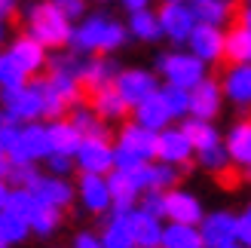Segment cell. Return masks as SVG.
<instances>
[{
	"label": "cell",
	"instance_id": "7c38bea8",
	"mask_svg": "<svg viewBox=\"0 0 251 248\" xmlns=\"http://www.w3.org/2000/svg\"><path fill=\"white\" fill-rule=\"evenodd\" d=\"M77 159H80V169L86 175H104L114 166V147H110V141L83 138L77 147Z\"/></svg>",
	"mask_w": 251,
	"mask_h": 248
},
{
	"label": "cell",
	"instance_id": "ab89813d",
	"mask_svg": "<svg viewBox=\"0 0 251 248\" xmlns=\"http://www.w3.org/2000/svg\"><path fill=\"white\" fill-rule=\"evenodd\" d=\"M199 163H202L205 169H211V172H218L224 163H227V150H221L218 144H211V147H205V150H199Z\"/></svg>",
	"mask_w": 251,
	"mask_h": 248
},
{
	"label": "cell",
	"instance_id": "b9f144b4",
	"mask_svg": "<svg viewBox=\"0 0 251 248\" xmlns=\"http://www.w3.org/2000/svg\"><path fill=\"white\" fill-rule=\"evenodd\" d=\"M55 6L61 9V16H65V19L71 22V19L83 16V9H86V0H55Z\"/></svg>",
	"mask_w": 251,
	"mask_h": 248
},
{
	"label": "cell",
	"instance_id": "7dc6e473",
	"mask_svg": "<svg viewBox=\"0 0 251 248\" xmlns=\"http://www.w3.org/2000/svg\"><path fill=\"white\" fill-rule=\"evenodd\" d=\"M12 6H16V0H0V16H9Z\"/></svg>",
	"mask_w": 251,
	"mask_h": 248
},
{
	"label": "cell",
	"instance_id": "d6a6232c",
	"mask_svg": "<svg viewBox=\"0 0 251 248\" xmlns=\"http://www.w3.org/2000/svg\"><path fill=\"white\" fill-rule=\"evenodd\" d=\"M132 31H135V37H141V40H156V37L162 34L156 16L147 12V9H135L132 12Z\"/></svg>",
	"mask_w": 251,
	"mask_h": 248
},
{
	"label": "cell",
	"instance_id": "8fae6325",
	"mask_svg": "<svg viewBox=\"0 0 251 248\" xmlns=\"http://www.w3.org/2000/svg\"><path fill=\"white\" fill-rule=\"evenodd\" d=\"M156 22H159V31L169 34L172 40H187V34L196 25L193 9L184 3H162V9L156 12Z\"/></svg>",
	"mask_w": 251,
	"mask_h": 248
},
{
	"label": "cell",
	"instance_id": "836d02e7",
	"mask_svg": "<svg viewBox=\"0 0 251 248\" xmlns=\"http://www.w3.org/2000/svg\"><path fill=\"white\" fill-rule=\"evenodd\" d=\"M181 172L169 166V163H162V166H150V190H172L175 184H181Z\"/></svg>",
	"mask_w": 251,
	"mask_h": 248
},
{
	"label": "cell",
	"instance_id": "db71d44e",
	"mask_svg": "<svg viewBox=\"0 0 251 248\" xmlns=\"http://www.w3.org/2000/svg\"><path fill=\"white\" fill-rule=\"evenodd\" d=\"M199 3H202V0H193V6H199Z\"/></svg>",
	"mask_w": 251,
	"mask_h": 248
},
{
	"label": "cell",
	"instance_id": "9c48e42d",
	"mask_svg": "<svg viewBox=\"0 0 251 248\" xmlns=\"http://www.w3.org/2000/svg\"><path fill=\"white\" fill-rule=\"evenodd\" d=\"M187 40H190L193 55L199 61H218V65H221V52H224V34H221V28L196 22L193 31L187 34Z\"/></svg>",
	"mask_w": 251,
	"mask_h": 248
},
{
	"label": "cell",
	"instance_id": "f907efd6",
	"mask_svg": "<svg viewBox=\"0 0 251 248\" xmlns=\"http://www.w3.org/2000/svg\"><path fill=\"white\" fill-rule=\"evenodd\" d=\"M3 205H6V187H3V178H0V212H3Z\"/></svg>",
	"mask_w": 251,
	"mask_h": 248
},
{
	"label": "cell",
	"instance_id": "4dcf8cb0",
	"mask_svg": "<svg viewBox=\"0 0 251 248\" xmlns=\"http://www.w3.org/2000/svg\"><path fill=\"white\" fill-rule=\"evenodd\" d=\"M25 233H28V221L3 208V212H0V239H3L6 245L9 242H22Z\"/></svg>",
	"mask_w": 251,
	"mask_h": 248
},
{
	"label": "cell",
	"instance_id": "9a60e30c",
	"mask_svg": "<svg viewBox=\"0 0 251 248\" xmlns=\"http://www.w3.org/2000/svg\"><path fill=\"white\" fill-rule=\"evenodd\" d=\"M190 153H193V147L187 144V138H184L178 129L156 135L153 156H159L162 163H169V166H181V163H187V159H190Z\"/></svg>",
	"mask_w": 251,
	"mask_h": 248
},
{
	"label": "cell",
	"instance_id": "603a6c76",
	"mask_svg": "<svg viewBox=\"0 0 251 248\" xmlns=\"http://www.w3.org/2000/svg\"><path fill=\"white\" fill-rule=\"evenodd\" d=\"M239 6L242 3H236V0H202L199 6H193V19H199L202 25L221 28V22H227Z\"/></svg>",
	"mask_w": 251,
	"mask_h": 248
},
{
	"label": "cell",
	"instance_id": "3957f363",
	"mask_svg": "<svg viewBox=\"0 0 251 248\" xmlns=\"http://www.w3.org/2000/svg\"><path fill=\"white\" fill-rule=\"evenodd\" d=\"M230 19H233V28H230V34H224V52H221L224 71H227V68H236V65H248V55H251L248 9L239 6Z\"/></svg>",
	"mask_w": 251,
	"mask_h": 248
},
{
	"label": "cell",
	"instance_id": "8992f818",
	"mask_svg": "<svg viewBox=\"0 0 251 248\" xmlns=\"http://www.w3.org/2000/svg\"><path fill=\"white\" fill-rule=\"evenodd\" d=\"M40 156H49L46 126H25V129H19L16 150L6 156L9 166H22V163H31V159H40Z\"/></svg>",
	"mask_w": 251,
	"mask_h": 248
},
{
	"label": "cell",
	"instance_id": "30bf717a",
	"mask_svg": "<svg viewBox=\"0 0 251 248\" xmlns=\"http://www.w3.org/2000/svg\"><path fill=\"white\" fill-rule=\"evenodd\" d=\"M162 215H169L172 224L193 227L202 218V205L196 202V196L184 193V190H169V193H162Z\"/></svg>",
	"mask_w": 251,
	"mask_h": 248
},
{
	"label": "cell",
	"instance_id": "f1b7e54d",
	"mask_svg": "<svg viewBox=\"0 0 251 248\" xmlns=\"http://www.w3.org/2000/svg\"><path fill=\"white\" fill-rule=\"evenodd\" d=\"M178 132L187 138V144H190V147H196V153L205 150V147H211V144H218V132L211 129L205 120H187Z\"/></svg>",
	"mask_w": 251,
	"mask_h": 248
},
{
	"label": "cell",
	"instance_id": "8d00e7d4",
	"mask_svg": "<svg viewBox=\"0 0 251 248\" xmlns=\"http://www.w3.org/2000/svg\"><path fill=\"white\" fill-rule=\"evenodd\" d=\"M245 172H248V169H239V166L224 163V166L215 172V181L221 184L224 190H239V187H242V181H245Z\"/></svg>",
	"mask_w": 251,
	"mask_h": 248
},
{
	"label": "cell",
	"instance_id": "7a4b0ae2",
	"mask_svg": "<svg viewBox=\"0 0 251 248\" xmlns=\"http://www.w3.org/2000/svg\"><path fill=\"white\" fill-rule=\"evenodd\" d=\"M28 37H34L40 46H65L71 40V22L61 16L55 3H40L28 16Z\"/></svg>",
	"mask_w": 251,
	"mask_h": 248
},
{
	"label": "cell",
	"instance_id": "ffe728a7",
	"mask_svg": "<svg viewBox=\"0 0 251 248\" xmlns=\"http://www.w3.org/2000/svg\"><path fill=\"white\" fill-rule=\"evenodd\" d=\"M46 135H49V150L58 153V156H71V153H77V147H80V141H83L80 135H77V129H74L68 120L52 123V126L46 129Z\"/></svg>",
	"mask_w": 251,
	"mask_h": 248
},
{
	"label": "cell",
	"instance_id": "9f6ffc18",
	"mask_svg": "<svg viewBox=\"0 0 251 248\" xmlns=\"http://www.w3.org/2000/svg\"><path fill=\"white\" fill-rule=\"evenodd\" d=\"M227 248H239V245H227Z\"/></svg>",
	"mask_w": 251,
	"mask_h": 248
},
{
	"label": "cell",
	"instance_id": "ac0fdd59",
	"mask_svg": "<svg viewBox=\"0 0 251 248\" xmlns=\"http://www.w3.org/2000/svg\"><path fill=\"white\" fill-rule=\"evenodd\" d=\"M34 199H40V202H46V205H52V208H65L68 202H71V187L65 181H58V178H37V184L28 190Z\"/></svg>",
	"mask_w": 251,
	"mask_h": 248
},
{
	"label": "cell",
	"instance_id": "4316f807",
	"mask_svg": "<svg viewBox=\"0 0 251 248\" xmlns=\"http://www.w3.org/2000/svg\"><path fill=\"white\" fill-rule=\"evenodd\" d=\"M77 129L80 138H92V141H110V132L101 123V117H95L92 110H74V117L68 120Z\"/></svg>",
	"mask_w": 251,
	"mask_h": 248
},
{
	"label": "cell",
	"instance_id": "1f68e13d",
	"mask_svg": "<svg viewBox=\"0 0 251 248\" xmlns=\"http://www.w3.org/2000/svg\"><path fill=\"white\" fill-rule=\"evenodd\" d=\"M101 245H104V248H135L132 233H129V227H126L123 215H117V221H110V224H107L104 242H101Z\"/></svg>",
	"mask_w": 251,
	"mask_h": 248
},
{
	"label": "cell",
	"instance_id": "ee69618b",
	"mask_svg": "<svg viewBox=\"0 0 251 248\" xmlns=\"http://www.w3.org/2000/svg\"><path fill=\"white\" fill-rule=\"evenodd\" d=\"M236 239L248 248V239H251V215H248V212H245L242 218H236Z\"/></svg>",
	"mask_w": 251,
	"mask_h": 248
},
{
	"label": "cell",
	"instance_id": "ba28073f",
	"mask_svg": "<svg viewBox=\"0 0 251 248\" xmlns=\"http://www.w3.org/2000/svg\"><path fill=\"white\" fill-rule=\"evenodd\" d=\"M80 104L89 107L92 114L101 117V120H123L126 114H129V104H126L120 98V92L114 89V80L104 83V86H98V89H92Z\"/></svg>",
	"mask_w": 251,
	"mask_h": 248
},
{
	"label": "cell",
	"instance_id": "f546056e",
	"mask_svg": "<svg viewBox=\"0 0 251 248\" xmlns=\"http://www.w3.org/2000/svg\"><path fill=\"white\" fill-rule=\"evenodd\" d=\"M28 227H34L37 233H52L58 227V208L46 205L40 199H34L31 205V215H28Z\"/></svg>",
	"mask_w": 251,
	"mask_h": 248
},
{
	"label": "cell",
	"instance_id": "c3c4849f",
	"mask_svg": "<svg viewBox=\"0 0 251 248\" xmlns=\"http://www.w3.org/2000/svg\"><path fill=\"white\" fill-rule=\"evenodd\" d=\"M123 3H126V6H129V9L135 12V9H144V6H147V0H123Z\"/></svg>",
	"mask_w": 251,
	"mask_h": 248
},
{
	"label": "cell",
	"instance_id": "5b68a950",
	"mask_svg": "<svg viewBox=\"0 0 251 248\" xmlns=\"http://www.w3.org/2000/svg\"><path fill=\"white\" fill-rule=\"evenodd\" d=\"M0 101L6 104V114L12 120H34L43 114V101H40V89H37V83H22V86H12V89H3L0 95Z\"/></svg>",
	"mask_w": 251,
	"mask_h": 248
},
{
	"label": "cell",
	"instance_id": "7402d4cb",
	"mask_svg": "<svg viewBox=\"0 0 251 248\" xmlns=\"http://www.w3.org/2000/svg\"><path fill=\"white\" fill-rule=\"evenodd\" d=\"M104 184H107V196H110V202L117 205V215L132 212L138 190H135V184L129 181V175H123V172H114V175H110Z\"/></svg>",
	"mask_w": 251,
	"mask_h": 248
},
{
	"label": "cell",
	"instance_id": "83f0119b",
	"mask_svg": "<svg viewBox=\"0 0 251 248\" xmlns=\"http://www.w3.org/2000/svg\"><path fill=\"white\" fill-rule=\"evenodd\" d=\"M159 245L162 248H205L199 230L196 227H187V224L166 227V230H162V236H159Z\"/></svg>",
	"mask_w": 251,
	"mask_h": 248
},
{
	"label": "cell",
	"instance_id": "277c9868",
	"mask_svg": "<svg viewBox=\"0 0 251 248\" xmlns=\"http://www.w3.org/2000/svg\"><path fill=\"white\" fill-rule=\"evenodd\" d=\"M159 71L162 77L169 80V86H178V89H193L199 80H205V68L196 55L187 52H172L159 58Z\"/></svg>",
	"mask_w": 251,
	"mask_h": 248
},
{
	"label": "cell",
	"instance_id": "816d5d0a",
	"mask_svg": "<svg viewBox=\"0 0 251 248\" xmlns=\"http://www.w3.org/2000/svg\"><path fill=\"white\" fill-rule=\"evenodd\" d=\"M0 37H3V22H0Z\"/></svg>",
	"mask_w": 251,
	"mask_h": 248
},
{
	"label": "cell",
	"instance_id": "e575fe53",
	"mask_svg": "<svg viewBox=\"0 0 251 248\" xmlns=\"http://www.w3.org/2000/svg\"><path fill=\"white\" fill-rule=\"evenodd\" d=\"M22 83H28V74L9 58V52L0 55V86H3V89H12V86H22Z\"/></svg>",
	"mask_w": 251,
	"mask_h": 248
},
{
	"label": "cell",
	"instance_id": "4fadbf2b",
	"mask_svg": "<svg viewBox=\"0 0 251 248\" xmlns=\"http://www.w3.org/2000/svg\"><path fill=\"white\" fill-rule=\"evenodd\" d=\"M187 110H193L196 120H211L221 110V86L215 80H199L187 92Z\"/></svg>",
	"mask_w": 251,
	"mask_h": 248
},
{
	"label": "cell",
	"instance_id": "44dd1931",
	"mask_svg": "<svg viewBox=\"0 0 251 248\" xmlns=\"http://www.w3.org/2000/svg\"><path fill=\"white\" fill-rule=\"evenodd\" d=\"M227 156L233 159V166L248 169L251 163V123H236L230 138H227Z\"/></svg>",
	"mask_w": 251,
	"mask_h": 248
},
{
	"label": "cell",
	"instance_id": "f5cc1de1",
	"mask_svg": "<svg viewBox=\"0 0 251 248\" xmlns=\"http://www.w3.org/2000/svg\"><path fill=\"white\" fill-rule=\"evenodd\" d=\"M166 3H181V0H166Z\"/></svg>",
	"mask_w": 251,
	"mask_h": 248
},
{
	"label": "cell",
	"instance_id": "f6af8a7d",
	"mask_svg": "<svg viewBox=\"0 0 251 248\" xmlns=\"http://www.w3.org/2000/svg\"><path fill=\"white\" fill-rule=\"evenodd\" d=\"M74 248H104L101 242H98L95 236H89V233H80L77 242H74Z\"/></svg>",
	"mask_w": 251,
	"mask_h": 248
},
{
	"label": "cell",
	"instance_id": "681fc988",
	"mask_svg": "<svg viewBox=\"0 0 251 248\" xmlns=\"http://www.w3.org/2000/svg\"><path fill=\"white\" fill-rule=\"evenodd\" d=\"M6 172H9V159H6V153H3V150H0V178H3Z\"/></svg>",
	"mask_w": 251,
	"mask_h": 248
},
{
	"label": "cell",
	"instance_id": "74e56055",
	"mask_svg": "<svg viewBox=\"0 0 251 248\" xmlns=\"http://www.w3.org/2000/svg\"><path fill=\"white\" fill-rule=\"evenodd\" d=\"M16 141H19V126H16V120L3 110V114H0V150L9 156L12 150H16Z\"/></svg>",
	"mask_w": 251,
	"mask_h": 248
},
{
	"label": "cell",
	"instance_id": "6da1fadb",
	"mask_svg": "<svg viewBox=\"0 0 251 248\" xmlns=\"http://www.w3.org/2000/svg\"><path fill=\"white\" fill-rule=\"evenodd\" d=\"M71 40L77 43L80 49H89V52H110V49H117L123 40H126V31L123 25L107 19V16H92L86 19L77 31L71 34Z\"/></svg>",
	"mask_w": 251,
	"mask_h": 248
},
{
	"label": "cell",
	"instance_id": "cb8c5ba5",
	"mask_svg": "<svg viewBox=\"0 0 251 248\" xmlns=\"http://www.w3.org/2000/svg\"><path fill=\"white\" fill-rule=\"evenodd\" d=\"M80 193H83V202L89 212H104L110 205V196H107V184L101 175H86L83 172V181H80Z\"/></svg>",
	"mask_w": 251,
	"mask_h": 248
},
{
	"label": "cell",
	"instance_id": "52a82bcc",
	"mask_svg": "<svg viewBox=\"0 0 251 248\" xmlns=\"http://www.w3.org/2000/svg\"><path fill=\"white\" fill-rule=\"evenodd\" d=\"M114 89L120 92V98L129 107H138L147 95L156 92V80L150 77L147 71L132 68V71H123V74H117V77H114Z\"/></svg>",
	"mask_w": 251,
	"mask_h": 248
},
{
	"label": "cell",
	"instance_id": "5bb4252c",
	"mask_svg": "<svg viewBox=\"0 0 251 248\" xmlns=\"http://www.w3.org/2000/svg\"><path fill=\"white\" fill-rule=\"evenodd\" d=\"M123 221H126V227H129L135 245H141V248H156L159 245V236H162L159 218L147 215V212H123Z\"/></svg>",
	"mask_w": 251,
	"mask_h": 248
},
{
	"label": "cell",
	"instance_id": "f35d334b",
	"mask_svg": "<svg viewBox=\"0 0 251 248\" xmlns=\"http://www.w3.org/2000/svg\"><path fill=\"white\" fill-rule=\"evenodd\" d=\"M31 205H34V196L28 193V190H16V193H6V212H12V215H19V218H25L28 221V215H31Z\"/></svg>",
	"mask_w": 251,
	"mask_h": 248
},
{
	"label": "cell",
	"instance_id": "d4e9b609",
	"mask_svg": "<svg viewBox=\"0 0 251 248\" xmlns=\"http://www.w3.org/2000/svg\"><path fill=\"white\" fill-rule=\"evenodd\" d=\"M224 74H227V80H224V92H227L236 104L245 107L248 98H251V71H248V65L227 68Z\"/></svg>",
	"mask_w": 251,
	"mask_h": 248
},
{
	"label": "cell",
	"instance_id": "7bdbcfd3",
	"mask_svg": "<svg viewBox=\"0 0 251 248\" xmlns=\"http://www.w3.org/2000/svg\"><path fill=\"white\" fill-rule=\"evenodd\" d=\"M144 212L153 215V218L162 215V193H159V190H150V193L144 196Z\"/></svg>",
	"mask_w": 251,
	"mask_h": 248
},
{
	"label": "cell",
	"instance_id": "d590c367",
	"mask_svg": "<svg viewBox=\"0 0 251 248\" xmlns=\"http://www.w3.org/2000/svg\"><path fill=\"white\" fill-rule=\"evenodd\" d=\"M159 95H162V104H166L169 117H181V114H187V89H178V86H166Z\"/></svg>",
	"mask_w": 251,
	"mask_h": 248
},
{
	"label": "cell",
	"instance_id": "60d3db41",
	"mask_svg": "<svg viewBox=\"0 0 251 248\" xmlns=\"http://www.w3.org/2000/svg\"><path fill=\"white\" fill-rule=\"evenodd\" d=\"M141 163H144V159H138L132 150H126V147H117V150H114V166H117V172H123V175L135 172Z\"/></svg>",
	"mask_w": 251,
	"mask_h": 248
},
{
	"label": "cell",
	"instance_id": "11a10c76",
	"mask_svg": "<svg viewBox=\"0 0 251 248\" xmlns=\"http://www.w3.org/2000/svg\"><path fill=\"white\" fill-rule=\"evenodd\" d=\"M0 248H6V242H3V239H0Z\"/></svg>",
	"mask_w": 251,
	"mask_h": 248
},
{
	"label": "cell",
	"instance_id": "e0dca14e",
	"mask_svg": "<svg viewBox=\"0 0 251 248\" xmlns=\"http://www.w3.org/2000/svg\"><path fill=\"white\" fill-rule=\"evenodd\" d=\"M202 245H208V248H227V245H233V239H236V218H230V215H211V218H205V227H202Z\"/></svg>",
	"mask_w": 251,
	"mask_h": 248
},
{
	"label": "cell",
	"instance_id": "484cf974",
	"mask_svg": "<svg viewBox=\"0 0 251 248\" xmlns=\"http://www.w3.org/2000/svg\"><path fill=\"white\" fill-rule=\"evenodd\" d=\"M166 123H169V110H166V104H162V95L159 92L147 95L144 101L138 104V126L156 132V129L166 126Z\"/></svg>",
	"mask_w": 251,
	"mask_h": 248
},
{
	"label": "cell",
	"instance_id": "2e32d148",
	"mask_svg": "<svg viewBox=\"0 0 251 248\" xmlns=\"http://www.w3.org/2000/svg\"><path fill=\"white\" fill-rule=\"evenodd\" d=\"M9 58L16 61L25 74H37L46 65V52H43V46L37 43L34 37H19V40L12 43V49H9Z\"/></svg>",
	"mask_w": 251,
	"mask_h": 248
},
{
	"label": "cell",
	"instance_id": "d6986e66",
	"mask_svg": "<svg viewBox=\"0 0 251 248\" xmlns=\"http://www.w3.org/2000/svg\"><path fill=\"white\" fill-rule=\"evenodd\" d=\"M153 144H156V132L138 126V123H135V126H126L123 135H120V147L132 150L138 159H144V163L153 156Z\"/></svg>",
	"mask_w": 251,
	"mask_h": 248
},
{
	"label": "cell",
	"instance_id": "bcb514c9",
	"mask_svg": "<svg viewBox=\"0 0 251 248\" xmlns=\"http://www.w3.org/2000/svg\"><path fill=\"white\" fill-rule=\"evenodd\" d=\"M52 169L58 172V175H65V172H71V159H68V156H58V153H52Z\"/></svg>",
	"mask_w": 251,
	"mask_h": 248
}]
</instances>
